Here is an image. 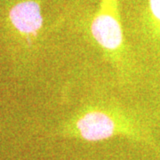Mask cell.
Listing matches in <instances>:
<instances>
[{
  "mask_svg": "<svg viewBox=\"0 0 160 160\" xmlns=\"http://www.w3.org/2000/svg\"><path fill=\"white\" fill-rule=\"evenodd\" d=\"M91 33L108 57L116 62L122 59L125 39L118 11L117 0H102L91 24Z\"/></svg>",
  "mask_w": 160,
  "mask_h": 160,
  "instance_id": "cell-2",
  "label": "cell"
},
{
  "mask_svg": "<svg viewBox=\"0 0 160 160\" xmlns=\"http://www.w3.org/2000/svg\"><path fill=\"white\" fill-rule=\"evenodd\" d=\"M149 6L153 17L160 22V0H149Z\"/></svg>",
  "mask_w": 160,
  "mask_h": 160,
  "instance_id": "cell-4",
  "label": "cell"
},
{
  "mask_svg": "<svg viewBox=\"0 0 160 160\" xmlns=\"http://www.w3.org/2000/svg\"><path fill=\"white\" fill-rule=\"evenodd\" d=\"M66 133L87 142H99L116 135L134 136L131 119L112 107L92 106L80 110L64 128Z\"/></svg>",
  "mask_w": 160,
  "mask_h": 160,
  "instance_id": "cell-1",
  "label": "cell"
},
{
  "mask_svg": "<svg viewBox=\"0 0 160 160\" xmlns=\"http://www.w3.org/2000/svg\"><path fill=\"white\" fill-rule=\"evenodd\" d=\"M9 17L14 28L24 34L36 35L43 24L39 5L32 0L15 5L10 11Z\"/></svg>",
  "mask_w": 160,
  "mask_h": 160,
  "instance_id": "cell-3",
  "label": "cell"
}]
</instances>
